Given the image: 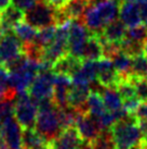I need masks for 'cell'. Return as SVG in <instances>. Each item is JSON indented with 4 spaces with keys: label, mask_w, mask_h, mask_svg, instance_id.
<instances>
[{
    "label": "cell",
    "mask_w": 147,
    "mask_h": 149,
    "mask_svg": "<svg viewBox=\"0 0 147 149\" xmlns=\"http://www.w3.org/2000/svg\"><path fill=\"white\" fill-rule=\"evenodd\" d=\"M109 130L116 149H134L141 145L142 131L139 121L133 114H128L115 122Z\"/></svg>",
    "instance_id": "cell-1"
},
{
    "label": "cell",
    "mask_w": 147,
    "mask_h": 149,
    "mask_svg": "<svg viewBox=\"0 0 147 149\" xmlns=\"http://www.w3.org/2000/svg\"><path fill=\"white\" fill-rule=\"evenodd\" d=\"M38 114L36 120V130L50 143L62 132L58 119V108L54 104L52 98H45L36 101Z\"/></svg>",
    "instance_id": "cell-2"
},
{
    "label": "cell",
    "mask_w": 147,
    "mask_h": 149,
    "mask_svg": "<svg viewBox=\"0 0 147 149\" xmlns=\"http://www.w3.org/2000/svg\"><path fill=\"white\" fill-rule=\"evenodd\" d=\"M70 21L57 25L56 33L53 42L43 50L41 62L52 69V66L58 59L68 54V34H69Z\"/></svg>",
    "instance_id": "cell-3"
},
{
    "label": "cell",
    "mask_w": 147,
    "mask_h": 149,
    "mask_svg": "<svg viewBox=\"0 0 147 149\" xmlns=\"http://www.w3.org/2000/svg\"><path fill=\"white\" fill-rule=\"evenodd\" d=\"M38 114V106L27 93H22L16 96L15 104H13V116L19 122L21 127H35Z\"/></svg>",
    "instance_id": "cell-4"
},
{
    "label": "cell",
    "mask_w": 147,
    "mask_h": 149,
    "mask_svg": "<svg viewBox=\"0 0 147 149\" xmlns=\"http://www.w3.org/2000/svg\"><path fill=\"white\" fill-rule=\"evenodd\" d=\"M41 71V62L29 60L22 69L16 72L9 73V84L16 94L26 93L34 82L38 73Z\"/></svg>",
    "instance_id": "cell-5"
},
{
    "label": "cell",
    "mask_w": 147,
    "mask_h": 149,
    "mask_svg": "<svg viewBox=\"0 0 147 149\" xmlns=\"http://www.w3.org/2000/svg\"><path fill=\"white\" fill-rule=\"evenodd\" d=\"M25 22L35 29H43L50 25H56V9L39 0L33 8L25 13Z\"/></svg>",
    "instance_id": "cell-6"
},
{
    "label": "cell",
    "mask_w": 147,
    "mask_h": 149,
    "mask_svg": "<svg viewBox=\"0 0 147 149\" xmlns=\"http://www.w3.org/2000/svg\"><path fill=\"white\" fill-rule=\"evenodd\" d=\"M55 73L52 70L39 72L28 89V95L35 101L45 98H52Z\"/></svg>",
    "instance_id": "cell-7"
},
{
    "label": "cell",
    "mask_w": 147,
    "mask_h": 149,
    "mask_svg": "<svg viewBox=\"0 0 147 149\" xmlns=\"http://www.w3.org/2000/svg\"><path fill=\"white\" fill-rule=\"evenodd\" d=\"M81 20H73L69 24L68 34V54L79 59L83 45L91 35Z\"/></svg>",
    "instance_id": "cell-8"
},
{
    "label": "cell",
    "mask_w": 147,
    "mask_h": 149,
    "mask_svg": "<svg viewBox=\"0 0 147 149\" xmlns=\"http://www.w3.org/2000/svg\"><path fill=\"white\" fill-rule=\"evenodd\" d=\"M22 132L23 128L13 116L5 118L0 123V133L8 149H23Z\"/></svg>",
    "instance_id": "cell-9"
},
{
    "label": "cell",
    "mask_w": 147,
    "mask_h": 149,
    "mask_svg": "<svg viewBox=\"0 0 147 149\" xmlns=\"http://www.w3.org/2000/svg\"><path fill=\"white\" fill-rule=\"evenodd\" d=\"M75 126L84 143H92L103 131L98 119L88 112L78 111Z\"/></svg>",
    "instance_id": "cell-10"
},
{
    "label": "cell",
    "mask_w": 147,
    "mask_h": 149,
    "mask_svg": "<svg viewBox=\"0 0 147 149\" xmlns=\"http://www.w3.org/2000/svg\"><path fill=\"white\" fill-rule=\"evenodd\" d=\"M22 52H24L23 42L12 31L3 32V35L0 38V65L3 66Z\"/></svg>",
    "instance_id": "cell-11"
},
{
    "label": "cell",
    "mask_w": 147,
    "mask_h": 149,
    "mask_svg": "<svg viewBox=\"0 0 147 149\" xmlns=\"http://www.w3.org/2000/svg\"><path fill=\"white\" fill-rule=\"evenodd\" d=\"M92 0H68L64 7L56 9V25L73 20H80Z\"/></svg>",
    "instance_id": "cell-12"
},
{
    "label": "cell",
    "mask_w": 147,
    "mask_h": 149,
    "mask_svg": "<svg viewBox=\"0 0 147 149\" xmlns=\"http://www.w3.org/2000/svg\"><path fill=\"white\" fill-rule=\"evenodd\" d=\"M71 84V76L65 74H55L52 100L58 109L68 107V94Z\"/></svg>",
    "instance_id": "cell-13"
},
{
    "label": "cell",
    "mask_w": 147,
    "mask_h": 149,
    "mask_svg": "<svg viewBox=\"0 0 147 149\" xmlns=\"http://www.w3.org/2000/svg\"><path fill=\"white\" fill-rule=\"evenodd\" d=\"M98 84L102 87H114L116 88L118 83L121 79V76L116 71L111 60L103 57L98 61Z\"/></svg>",
    "instance_id": "cell-14"
},
{
    "label": "cell",
    "mask_w": 147,
    "mask_h": 149,
    "mask_svg": "<svg viewBox=\"0 0 147 149\" xmlns=\"http://www.w3.org/2000/svg\"><path fill=\"white\" fill-rule=\"evenodd\" d=\"M83 141L76 127H69L63 130L50 145L52 149H80Z\"/></svg>",
    "instance_id": "cell-15"
},
{
    "label": "cell",
    "mask_w": 147,
    "mask_h": 149,
    "mask_svg": "<svg viewBox=\"0 0 147 149\" xmlns=\"http://www.w3.org/2000/svg\"><path fill=\"white\" fill-rule=\"evenodd\" d=\"M90 85L73 84L68 94V107L74 108L79 112H88L87 101L90 96Z\"/></svg>",
    "instance_id": "cell-16"
},
{
    "label": "cell",
    "mask_w": 147,
    "mask_h": 149,
    "mask_svg": "<svg viewBox=\"0 0 147 149\" xmlns=\"http://www.w3.org/2000/svg\"><path fill=\"white\" fill-rule=\"evenodd\" d=\"M96 12L104 27L115 21L120 9V0H98L94 1Z\"/></svg>",
    "instance_id": "cell-17"
},
{
    "label": "cell",
    "mask_w": 147,
    "mask_h": 149,
    "mask_svg": "<svg viewBox=\"0 0 147 149\" xmlns=\"http://www.w3.org/2000/svg\"><path fill=\"white\" fill-rule=\"evenodd\" d=\"M104 57L103 54V45L98 34H92L87 39L83 45L79 59L83 61H98Z\"/></svg>",
    "instance_id": "cell-18"
},
{
    "label": "cell",
    "mask_w": 147,
    "mask_h": 149,
    "mask_svg": "<svg viewBox=\"0 0 147 149\" xmlns=\"http://www.w3.org/2000/svg\"><path fill=\"white\" fill-rule=\"evenodd\" d=\"M98 61H83L79 70L71 76L73 84L90 85L98 79Z\"/></svg>",
    "instance_id": "cell-19"
},
{
    "label": "cell",
    "mask_w": 147,
    "mask_h": 149,
    "mask_svg": "<svg viewBox=\"0 0 147 149\" xmlns=\"http://www.w3.org/2000/svg\"><path fill=\"white\" fill-rule=\"evenodd\" d=\"M25 13L23 12V10L19 9L14 4L8 6L0 11V26L3 32L12 31L13 27L23 21Z\"/></svg>",
    "instance_id": "cell-20"
},
{
    "label": "cell",
    "mask_w": 147,
    "mask_h": 149,
    "mask_svg": "<svg viewBox=\"0 0 147 149\" xmlns=\"http://www.w3.org/2000/svg\"><path fill=\"white\" fill-rule=\"evenodd\" d=\"M126 25L120 20H115L107 24L101 34H98V37L102 40L107 42H114V44H120L126 37Z\"/></svg>",
    "instance_id": "cell-21"
},
{
    "label": "cell",
    "mask_w": 147,
    "mask_h": 149,
    "mask_svg": "<svg viewBox=\"0 0 147 149\" xmlns=\"http://www.w3.org/2000/svg\"><path fill=\"white\" fill-rule=\"evenodd\" d=\"M120 21L128 27H133L141 24V14H139V4L134 2L122 1L119 9Z\"/></svg>",
    "instance_id": "cell-22"
},
{
    "label": "cell",
    "mask_w": 147,
    "mask_h": 149,
    "mask_svg": "<svg viewBox=\"0 0 147 149\" xmlns=\"http://www.w3.org/2000/svg\"><path fill=\"white\" fill-rule=\"evenodd\" d=\"M82 61L71 54H66L65 57L58 59L52 66V71L55 74H65L73 76L81 66Z\"/></svg>",
    "instance_id": "cell-23"
},
{
    "label": "cell",
    "mask_w": 147,
    "mask_h": 149,
    "mask_svg": "<svg viewBox=\"0 0 147 149\" xmlns=\"http://www.w3.org/2000/svg\"><path fill=\"white\" fill-rule=\"evenodd\" d=\"M102 95L104 104L108 111L116 112L122 109V98L120 94L118 93L117 88L114 87H102V89L100 91Z\"/></svg>",
    "instance_id": "cell-24"
},
{
    "label": "cell",
    "mask_w": 147,
    "mask_h": 149,
    "mask_svg": "<svg viewBox=\"0 0 147 149\" xmlns=\"http://www.w3.org/2000/svg\"><path fill=\"white\" fill-rule=\"evenodd\" d=\"M49 144L45 138L35 127L24 128L22 132V145L23 149H38Z\"/></svg>",
    "instance_id": "cell-25"
},
{
    "label": "cell",
    "mask_w": 147,
    "mask_h": 149,
    "mask_svg": "<svg viewBox=\"0 0 147 149\" xmlns=\"http://www.w3.org/2000/svg\"><path fill=\"white\" fill-rule=\"evenodd\" d=\"M110 60L114 64L116 71L118 72V74L123 79L130 77L131 70H132V57L124 54L122 50L120 49V51L115 54Z\"/></svg>",
    "instance_id": "cell-26"
},
{
    "label": "cell",
    "mask_w": 147,
    "mask_h": 149,
    "mask_svg": "<svg viewBox=\"0 0 147 149\" xmlns=\"http://www.w3.org/2000/svg\"><path fill=\"white\" fill-rule=\"evenodd\" d=\"M87 109H88V113H90L91 116L95 118H100L107 111L100 91L91 89L90 96L87 101Z\"/></svg>",
    "instance_id": "cell-27"
},
{
    "label": "cell",
    "mask_w": 147,
    "mask_h": 149,
    "mask_svg": "<svg viewBox=\"0 0 147 149\" xmlns=\"http://www.w3.org/2000/svg\"><path fill=\"white\" fill-rule=\"evenodd\" d=\"M16 97V91L9 84V73L0 65V101H12Z\"/></svg>",
    "instance_id": "cell-28"
},
{
    "label": "cell",
    "mask_w": 147,
    "mask_h": 149,
    "mask_svg": "<svg viewBox=\"0 0 147 149\" xmlns=\"http://www.w3.org/2000/svg\"><path fill=\"white\" fill-rule=\"evenodd\" d=\"M12 32L23 44H28L35 40L37 29L27 22H21L13 27Z\"/></svg>",
    "instance_id": "cell-29"
},
{
    "label": "cell",
    "mask_w": 147,
    "mask_h": 149,
    "mask_svg": "<svg viewBox=\"0 0 147 149\" xmlns=\"http://www.w3.org/2000/svg\"><path fill=\"white\" fill-rule=\"evenodd\" d=\"M55 33H56V26L55 25H50V26L43 27L39 32H37L36 38H35L34 42L45 50V48H47L51 42H53L54 37H55Z\"/></svg>",
    "instance_id": "cell-30"
},
{
    "label": "cell",
    "mask_w": 147,
    "mask_h": 149,
    "mask_svg": "<svg viewBox=\"0 0 147 149\" xmlns=\"http://www.w3.org/2000/svg\"><path fill=\"white\" fill-rule=\"evenodd\" d=\"M77 114H78V111L75 110L74 108L66 107V108L58 109V119H60L62 131L69 127H75Z\"/></svg>",
    "instance_id": "cell-31"
},
{
    "label": "cell",
    "mask_w": 147,
    "mask_h": 149,
    "mask_svg": "<svg viewBox=\"0 0 147 149\" xmlns=\"http://www.w3.org/2000/svg\"><path fill=\"white\" fill-rule=\"evenodd\" d=\"M90 144L93 149H116L110 130H103L100 135Z\"/></svg>",
    "instance_id": "cell-32"
},
{
    "label": "cell",
    "mask_w": 147,
    "mask_h": 149,
    "mask_svg": "<svg viewBox=\"0 0 147 149\" xmlns=\"http://www.w3.org/2000/svg\"><path fill=\"white\" fill-rule=\"evenodd\" d=\"M131 76L147 77V57L143 52L132 57Z\"/></svg>",
    "instance_id": "cell-33"
},
{
    "label": "cell",
    "mask_w": 147,
    "mask_h": 149,
    "mask_svg": "<svg viewBox=\"0 0 147 149\" xmlns=\"http://www.w3.org/2000/svg\"><path fill=\"white\" fill-rule=\"evenodd\" d=\"M129 79L134 86L136 97L142 102H147V77L130 76Z\"/></svg>",
    "instance_id": "cell-34"
},
{
    "label": "cell",
    "mask_w": 147,
    "mask_h": 149,
    "mask_svg": "<svg viewBox=\"0 0 147 149\" xmlns=\"http://www.w3.org/2000/svg\"><path fill=\"white\" fill-rule=\"evenodd\" d=\"M147 37V26L144 24H139L133 27H129L126 32V38L131 39L133 42L144 44Z\"/></svg>",
    "instance_id": "cell-35"
},
{
    "label": "cell",
    "mask_w": 147,
    "mask_h": 149,
    "mask_svg": "<svg viewBox=\"0 0 147 149\" xmlns=\"http://www.w3.org/2000/svg\"><path fill=\"white\" fill-rule=\"evenodd\" d=\"M139 104H141V100L137 97H134V98L123 100L122 107L128 114H134V112L136 111V109L139 108Z\"/></svg>",
    "instance_id": "cell-36"
},
{
    "label": "cell",
    "mask_w": 147,
    "mask_h": 149,
    "mask_svg": "<svg viewBox=\"0 0 147 149\" xmlns=\"http://www.w3.org/2000/svg\"><path fill=\"white\" fill-rule=\"evenodd\" d=\"M10 116H13V104L11 101H0V123Z\"/></svg>",
    "instance_id": "cell-37"
},
{
    "label": "cell",
    "mask_w": 147,
    "mask_h": 149,
    "mask_svg": "<svg viewBox=\"0 0 147 149\" xmlns=\"http://www.w3.org/2000/svg\"><path fill=\"white\" fill-rule=\"evenodd\" d=\"M38 1L39 0H12L13 4L23 11H25V10L27 11L30 8H33Z\"/></svg>",
    "instance_id": "cell-38"
},
{
    "label": "cell",
    "mask_w": 147,
    "mask_h": 149,
    "mask_svg": "<svg viewBox=\"0 0 147 149\" xmlns=\"http://www.w3.org/2000/svg\"><path fill=\"white\" fill-rule=\"evenodd\" d=\"M133 116L139 121H145L147 122V102H141L139 108L136 109Z\"/></svg>",
    "instance_id": "cell-39"
},
{
    "label": "cell",
    "mask_w": 147,
    "mask_h": 149,
    "mask_svg": "<svg viewBox=\"0 0 147 149\" xmlns=\"http://www.w3.org/2000/svg\"><path fill=\"white\" fill-rule=\"evenodd\" d=\"M137 4H139L141 20L144 23V25L147 26V0H141Z\"/></svg>",
    "instance_id": "cell-40"
},
{
    "label": "cell",
    "mask_w": 147,
    "mask_h": 149,
    "mask_svg": "<svg viewBox=\"0 0 147 149\" xmlns=\"http://www.w3.org/2000/svg\"><path fill=\"white\" fill-rule=\"evenodd\" d=\"M139 126L142 131V141H141V148L147 149V122L139 121Z\"/></svg>",
    "instance_id": "cell-41"
},
{
    "label": "cell",
    "mask_w": 147,
    "mask_h": 149,
    "mask_svg": "<svg viewBox=\"0 0 147 149\" xmlns=\"http://www.w3.org/2000/svg\"><path fill=\"white\" fill-rule=\"evenodd\" d=\"M43 1L51 7H53L54 9H61L62 7L65 6L68 0H43Z\"/></svg>",
    "instance_id": "cell-42"
},
{
    "label": "cell",
    "mask_w": 147,
    "mask_h": 149,
    "mask_svg": "<svg viewBox=\"0 0 147 149\" xmlns=\"http://www.w3.org/2000/svg\"><path fill=\"white\" fill-rule=\"evenodd\" d=\"M10 2H11V0H0V11L10 6Z\"/></svg>",
    "instance_id": "cell-43"
},
{
    "label": "cell",
    "mask_w": 147,
    "mask_h": 149,
    "mask_svg": "<svg viewBox=\"0 0 147 149\" xmlns=\"http://www.w3.org/2000/svg\"><path fill=\"white\" fill-rule=\"evenodd\" d=\"M80 149H93V148H92V146H91L90 143H84V141H83Z\"/></svg>",
    "instance_id": "cell-44"
},
{
    "label": "cell",
    "mask_w": 147,
    "mask_h": 149,
    "mask_svg": "<svg viewBox=\"0 0 147 149\" xmlns=\"http://www.w3.org/2000/svg\"><path fill=\"white\" fill-rule=\"evenodd\" d=\"M0 149H8L7 146L4 145V141L2 139V136H1V133H0Z\"/></svg>",
    "instance_id": "cell-45"
},
{
    "label": "cell",
    "mask_w": 147,
    "mask_h": 149,
    "mask_svg": "<svg viewBox=\"0 0 147 149\" xmlns=\"http://www.w3.org/2000/svg\"><path fill=\"white\" fill-rule=\"evenodd\" d=\"M143 54L147 57V37H146V39H145L144 44H143Z\"/></svg>",
    "instance_id": "cell-46"
},
{
    "label": "cell",
    "mask_w": 147,
    "mask_h": 149,
    "mask_svg": "<svg viewBox=\"0 0 147 149\" xmlns=\"http://www.w3.org/2000/svg\"><path fill=\"white\" fill-rule=\"evenodd\" d=\"M38 149H52V147H51V145H50V143H49V144L42 146V147H40V148H38Z\"/></svg>",
    "instance_id": "cell-47"
},
{
    "label": "cell",
    "mask_w": 147,
    "mask_h": 149,
    "mask_svg": "<svg viewBox=\"0 0 147 149\" xmlns=\"http://www.w3.org/2000/svg\"><path fill=\"white\" fill-rule=\"evenodd\" d=\"M123 1H128V2H134V3H139L141 0H123Z\"/></svg>",
    "instance_id": "cell-48"
},
{
    "label": "cell",
    "mask_w": 147,
    "mask_h": 149,
    "mask_svg": "<svg viewBox=\"0 0 147 149\" xmlns=\"http://www.w3.org/2000/svg\"><path fill=\"white\" fill-rule=\"evenodd\" d=\"M3 35V31H2V29H1V26H0V38H1V36Z\"/></svg>",
    "instance_id": "cell-49"
}]
</instances>
